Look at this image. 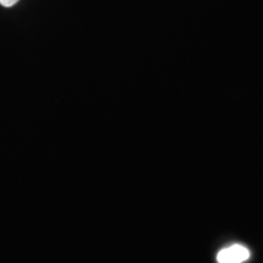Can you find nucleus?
Returning <instances> with one entry per match:
<instances>
[{
  "mask_svg": "<svg viewBox=\"0 0 263 263\" xmlns=\"http://www.w3.org/2000/svg\"><path fill=\"white\" fill-rule=\"evenodd\" d=\"M17 2L18 0H0V4L5 6V8H11V6H14Z\"/></svg>",
  "mask_w": 263,
  "mask_h": 263,
  "instance_id": "2",
  "label": "nucleus"
},
{
  "mask_svg": "<svg viewBox=\"0 0 263 263\" xmlns=\"http://www.w3.org/2000/svg\"><path fill=\"white\" fill-rule=\"evenodd\" d=\"M250 257L249 249L242 245H233L221 250L217 255L218 263H242Z\"/></svg>",
  "mask_w": 263,
  "mask_h": 263,
  "instance_id": "1",
  "label": "nucleus"
}]
</instances>
